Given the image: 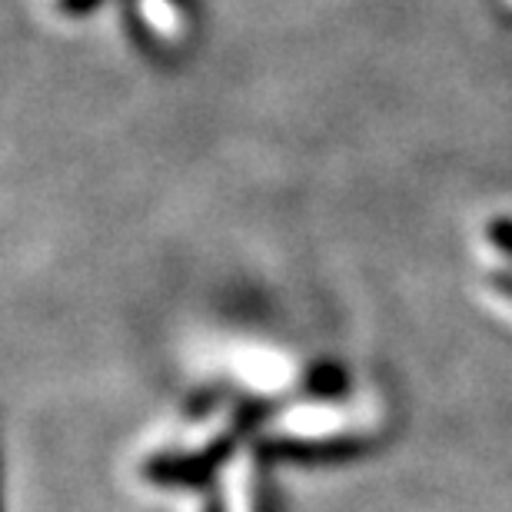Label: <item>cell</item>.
<instances>
[{
    "label": "cell",
    "mask_w": 512,
    "mask_h": 512,
    "mask_svg": "<svg viewBox=\"0 0 512 512\" xmlns=\"http://www.w3.org/2000/svg\"><path fill=\"white\" fill-rule=\"evenodd\" d=\"M223 512H273L270 493H266L256 463H247L243 469H233L230 473V499Z\"/></svg>",
    "instance_id": "1"
},
{
    "label": "cell",
    "mask_w": 512,
    "mask_h": 512,
    "mask_svg": "<svg viewBox=\"0 0 512 512\" xmlns=\"http://www.w3.org/2000/svg\"><path fill=\"white\" fill-rule=\"evenodd\" d=\"M489 240H493V247L503 253V260L512 263V217H496L493 227H489ZM506 286L512 290V276L506 280Z\"/></svg>",
    "instance_id": "2"
}]
</instances>
